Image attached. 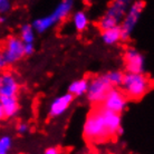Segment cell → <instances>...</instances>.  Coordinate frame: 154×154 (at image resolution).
I'll list each match as a JSON object with an SVG mask.
<instances>
[{
    "label": "cell",
    "instance_id": "7a4b0ae2",
    "mask_svg": "<svg viewBox=\"0 0 154 154\" xmlns=\"http://www.w3.org/2000/svg\"><path fill=\"white\" fill-rule=\"evenodd\" d=\"M73 8H74L73 0H62L55 7V9L53 10L51 14L36 19L32 23V26H34L35 30L38 34L46 32L47 30H49V29H51V28L54 27L56 23H60L62 20L67 18L70 15Z\"/></svg>",
    "mask_w": 154,
    "mask_h": 154
},
{
    "label": "cell",
    "instance_id": "7402d4cb",
    "mask_svg": "<svg viewBox=\"0 0 154 154\" xmlns=\"http://www.w3.org/2000/svg\"><path fill=\"white\" fill-rule=\"evenodd\" d=\"M44 154H59V150L57 147H48Z\"/></svg>",
    "mask_w": 154,
    "mask_h": 154
},
{
    "label": "cell",
    "instance_id": "30bf717a",
    "mask_svg": "<svg viewBox=\"0 0 154 154\" xmlns=\"http://www.w3.org/2000/svg\"><path fill=\"white\" fill-rule=\"evenodd\" d=\"M19 91V84L11 73H4L0 77V97H16Z\"/></svg>",
    "mask_w": 154,
    "mask_h": 154
},
{
    "label": "cell",
    "instance_id": "3957f363",
    "mask_svg": "<svg viewBox=\"0 0 154 154\" xmlns=\"http://www.w3.org/2000/svg\"><path fill=\"white\" fill-rule=\"evenodd\" d=\"M123 92L131 100H140L151 89V79L144 74L127 73L122 84Z\"/></svg>",
    "mask_w": 154,
    "mask_h": 154
},
{
    "label": "cell",
    "instance_id": "6da1fadb",
    "mask_svg": "<svg viewBox=\"0 0 154 154\" xmlns=\"http://www.w3.org/2000/svg\"><path fill=\"white\" fill-rule=\"evenodd\" d=\"M121 115L100 107L95 108L86 117L83 127L85 137L92 142H102L119 133Z\"/></svg>",
    "mask_w": 154,
    "mask_h": 154
},
{
    "label": "cell",
    "instance_id": "8fae6325",
    "mask_svg": "<svg viewBox=\"0 0 154 154\" xmlns=\"http://www.w3.org/2000/svg\"><path fill=\"white\" fill-rule=\"evenodd\" d=\"M19 112V103L17 97H0V117L11 119Z\"/></svg>",
    "mask_w": 154,
    "mask_h": 154
},
{
    "label": "cell",
    "instance_id": "9a60e30c",
    "mask_svg": "<svg viewBox=\"0 0 154 154\" xmlns=\"http://www.w3.org/2000/svg\"><path fill=\"white\" fill-rule=\"evenodd\" d=\"M35 28L32 25H29V23H26V25H23L20 27L19 30V37L20 39L23 42V44H34V40H35Z\"/></svg>",
    "mask_w": 154,
    "mask_h": 154
},
{
    "label": "cell",
    "instance_id": "5b68a950",
    "mask_svg": "<svg viewBox=\"0 0 154 154\" xmlns=\"http://www.w3.org/2000/svg\"><path fill=\"white\" fill-rule=\"evenodd\" d=\"M26 56L25 55V44L20 37L9 36L4 42V49L0 57L7 63V65H14Z\"/></svg>",
    "mask_w": 154,
    "mask_h": 154
},
{
    "label": "cell",
    "instance_id": "ffe728a7",
    "mask_svg": "<svg viewBox=\"0 0 154 154\" xmlns=\"http://www.w3.org/2000/svg\"><path fill=\"white\" fill-rule=\"evenodd\" d=\"M28 130H29V126L26 123H20L17 125V132L19 134H26L28 132Z\"/></svg>",
    "mask_w": 154,
    "mask_h": 154
},
{
    "label": "cell",
    "instance_id": "e0dca14e",
    "mask_svg": "<svg viewBox=\"0 0 154 154\" xmlns=\"http://www.w3.org/2000/svg\"><path fill=\"white\" fill-rule=\"evenodd\" d=\"M108 81L111 83L113 87H119V86H122L124 81V76L125 74H123L119 70H113V72H109V73L106 74Z\"/></svg>",
    "mask_w": 154,
    "mask_h": 154
},
{
    "label": "cell",
    "instance_id": "d6986e66",
    "mask_svg": "<svg viewBox=\"0 0 154 154\" xmlns=\"http://www.w3.org/2000/svg\"><path fill=\"white\" fill-rule=\"evenodd\" d=\"M11 9V1L10 0H0V12L7 14Z\"/></svg>",
    "mask_w": 154,
    "mask_h": 154
},
{
    "label": "cell",
    "instance_id": "5bb4252c",
    "mask_svg": "<svg viewBox=\"0 0 154 154\" xmlns=\"http://www.w3.org/2000/svg\"><path fill=\"white\" fill-rule=\"evenodd\" d=\"M72 23H73L74 28L76 29L77 31H84L87 29L89 25V19H88V16L85 11L83 10H78L73 15L72 17Z\"/></svg>",
    "mask_w": 154,
    "mask_h": 154
},
{
    "label": "cell",
    "instance_id": "8992f818",
    "mask_svg": "<svg viewBox=\"0 0 154 154\" xmlns=\"http://www.w3.org/2000/svg\"><path fill=\"white\" fill-rule=\"evenodd\" d=\"M143 9H144V2L141 0H136L130 6L126 15L124 16L122 25H121V29H122V34H123V40L128 39L131 32L135 28L140 17L142 15Z\"/></svg>",
    "mask_w": 154,
    "mask_h": 154
},
{
    "label": "cell",
    "instance_id": "4fadbf2b",
    "mask_svg": "<svg viewBox=\"0 0 154 154\" xmlns=\"http://www.w3.org/2000/svg\"><path fill=\"white\" fill-rule=\"evenodd\" d=\"M102 40L108 46L115 45L119 42L123 40V34H122L121 26H117V27L108 29V30L102 31Z\"/></svg>",
    "mask_w": 154,
    "mask_h": 154
},
{
    "label": "cell",
    "instance_id": "277c9868",
    "mask_svg": "<svg viewBox=\"0 0 154 154\" xmlns=\"http://www.w3.org/2000/svg\"><path fill=\"white\" fill-rule=\"evenodd\" d=\"M113 88L106 75L95 76L89 81V87L87 91V100L94 105H102L109 91Z\"/></svg>",
    "mask_w": 154,
    "mask_h": 154
},
{
    "label": "cell",
    "instance_id": "9c48e42d",
    "mask_svg": "<svg viewBox=\"0 0 154 154\" xmlns=\"http://www.w3.org/2000/svg\"><path fill=\"white\" fill-rule=\"evenodd\" d=\"M74 96L70 93H66L57 96L56 98L51 100V103L48 106V115L51 119H57L62 116L64 113L69 108Z\"/></svg>",
    "mask_w": 154,
    "mask_h": 154
},
{
    "label": "cell",
    "instance_id": "7c38bea8",
    "mask_svg": "<svg viewBox=\"0 0 154 154\" xmlns=\"http://www.w3.org/2000/svg\"><path fill=\"white\" fill-rule=\"evenodd\" d=\"M89 87V81L87 78H79L70 83L68 86V93H70L74 97L76 96H83L85 94H87Z\"/></svg>",
    "mask_w": 154,
    "mask_h": 154
},
{
    "label": "cell",
    "instance_id": "52a82bcc",
    "mask_svg": "<svg viewBox=\"0 0 154 154\" xmlns=\"http://www.w3.org/2000/svg\"><path fill=\"white\" fill-rule=\"evenodd\" d=\"M127 105V97L125 93L117 88H112L107 94V96L100 105L103 108L107 109L109 112L121 114L124 112Z\"/></svg>",
    "mask_w": 154,
    "mask_h": 154
},
{
    "label": "cell",
    "instance_id": "2e32d148",
    "mask_svg": "<svg viewBox=\"0 0 154 154\" xmlns=\"http://www.w3.org/2000/svg\"><path fill=\"white\" fill-rule=\"evenodd\" d=\"M119 20L114 18L113 16L108 15L105 12V15L102 17L98 21V28H100L102 31L108 30V29H112V28H115L119 26Z\"/></svg>",
    "mask_w": 154,
    "mask_h": 154
},
{
    "label": "cell",
    "instance_id": "603a6c76",
    "mask_svg": "<svg viewBox=\"0 0 154 154\" xmlns=\"http://www.w3.org/2000/svg\"><path fill=\"white\" fill-rule=\"evenodd\" d=\"M0 21H1V23H4V21H5V17H1V18H0Z\"/></svg>",
    "mask_w": 154,
    "mask_h": 154
},
{
    "label": "cell",
    "instance_id": "ac0fdd59",
    "mask_svg": "<svg viewBox=\"0 0 154 154\" xmlns=\"http://www.w3.org/2000/svg\"><path fill=\"white\" fill-rule=\"evenodd\" d=\"M12 144V140L9 135H4L0 137V154H8Z\"/></svg>",
    "mask_w": 154,
    "mask_h": 154
},
{
    "label": "cell",
    "instance_id": "ba28073f",
    "mask_svg": "<svg viewBox=\"0 0 154 154\" xmlns=\"http://www.w3.org/2000/svg\"><path fill=\"white\" fill-rule=\"evenodd\" d=\"M125 68L127 73L143 74L145 69V58L139 50L135 48H128L124 55Z\"/></svg>",
    "mask_w": 154,
    "mask_h": 154
},
{
    "label": "cell",
    "instance_id": "44dd1931",
    "mask_svg": "<svg viewBox=\"0 0 154 154\" xmlns=\"http://www.w3.org/2000/svg\"><path fill=\"white\" fill-rule=\"evenodd\" d=\"M35 51V46L34 44H25V55L26 56H30L34 54Z\"/></svg>",
    "mask_w": 154,
    "mask_h": 154
},
{
    "label": "cell",
    "instance_id": "cb8c5ba5",
    "mask_svg": "<svg viewBox=\"0 0 154 154\" xmlns=\"http://www.w3.org/2000/svg\"><path fill=\"white\" fill-rule=\"evenodd\" d=\"M84 1H91V0H84Z\"/></svg>",
    "mask_w": 154,
    "mask_h": 154
}]
</instances>
